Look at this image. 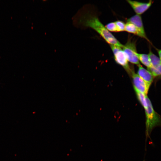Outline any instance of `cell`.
<instances>
[{
	"mask_svg": "<svg viewBox=\"0 0 161 161\" xmlns=\"http://www.w3.org/2000/svg\"><path fill=\"white\" fill-rule=\"evenodd\" d=\"M132 74L134 89L147 95L150 86L137 74L133 72Z\"/></svg>",
	"mask_w": 161,
	"mask_h": 161,
	"instance_id": "obj_5",
	"label": "cell"
},
{
	"mask_svg": "<svg viewBox=\"0 0 161 161\" xmlns=\"http://www.w3.org/2000/svg\"><path fill=\"white\" fill-rule=\"evenodd\" d=\"M148 70L151 72L153 77L161 76V64L155 68L151 67Z\"/></svg>",
	"mask_w": 161,
	"mask_h": 161,
	"instance_id": "obj_13",
	"label": "cell"
},
{
	"mask_svg": "<svg viewBox=\"0 0 161 161\" xmlns=\"http://www.w3.org/2000/svg\"><path fill=\"white\" fill-rule=\"evenodd\" d=\"M125 31L140 37V34L137 27L131 22H127L125 24Z\"/></svg>",
	"mask_w": 161,
	"mask_h": 161,
	"instance_id": "obj_11",
	"label": "cell"
},
{
	"mask_svg": "<svg viewBox=\"0 0 161 161\" xmlns=\"http://www.w3.org/2000/svg\"><path fill=\"white\" fill-rule=\"evenodd\" d=\"M117 28V32L125 31V24L122 21L118 20L115 22Z\"/></svg>",
	"mask_w": 161,
	"mask_h": 161,
	"instance_id": "obj_14",
	"label": "cell"
},
{
	"mask_svg": "<svg viewBox=\"0 0 161 161\" xmlns=\"http://www.w3.org/2000/svg\"><path fill=\"white\" fill-rule=\"evenodd\" d=\"M137 55L139 60L148 69L151 66V64L148 54L137 53Z\"/></svg>",
	"mask_w": 161,
	"mask_h": 161,
	"instance_id": "obj_9",
	"label": "cell"
},
{
	"mask_svg": "<svg viewBox=\"0 0 161 161\" xmlns=\"http://www.w3.org/2000/svg\"><path fill=\"white\" fill-rule=\"evenodd\" d=\"M123 50L128 61L130 63L139 66L140 61L137 55L136 44L135 41L129 38L126 43L123 45Z\"/></svg>",
	"mask_w": 161,
	"mask_h": 161,
	"instance_id": "obj_3",
	"label": "cell"
},
{
	"mask_svg": "<svg viewBox=\"0 0 161 161\" xmlns=\"http://www.w3.org/2000/svg\"><path fill=\"white\" fill-rule=\"evenodd\" d=\"M93 10L91 8L83 9L78 19V24L81 26L89 27L93 29L110 45H114L122 48L123 45L107 30Z\"/></svg>",
	"mask_w": 161,
	"mask_h": 161,
	"instance_id": "obj_1",
	"label": "cell"
},
{
	"mask_svg": "<svg viewBox=\"0 0 161 161\" xmlns=\"http://www.w3.org/2000/svg\"><path fill=\"white\" fill-rule=\"evenodd\" d=\"M105 27L109 32H117V28L115 22H111L107 24Z\"/></svg>",
	"mask_w": 161,
	"mask_h": 161,
	"instance_id": "obj_15",
	"label": "cell"
},
{
	"mask_svg": "<svg viewBox=\"0 0 161 161\" xmlns=\"http://www.w3.org/2000/svg\"><path fill=\"white\" fill-rule=\"evenodd\" d=\"M126 1L136 14L139 15L146 11L151 7L152 4V0H150L147 3L130 0H127Z\"/></svg>",
	"mask_w": 161,
	"mask_h": 161,
	"instance_id": "obj_6",
	"label": "cell"
},
{
	"mask_svg": "<svg viewBox=\"0 0 161 161\" xmlns=\"http://www.w3.org/2000/svg\"><path fill=\"white\" fill-rule=\"evenodd\" d=\"M147 106L145 109L146 136H149L155 127L161 126V117L154 110L151 102L147 95L146 97Z\"/></svg>",
	"mask_w": 161,
	"mask_h": 161,
	"instance_id": "obj_2",
	"label": "cell"
},
{
	"mask_svg": "<svg viewBox=\"0 0 161 161\" xmlns=\"http://www.w3.org/2000/svg\"><path fill=\"white\" fill-rule=\"evenodd\" d=\"M127 21V22H131L135 25L140 34V37L144 38L150 42L146 35L140 15L136 14L128 18Z\"/></svg>",
	"mask_w": 161,
	"mask_h": 161,
	"instance_id": "obj_7",
	"label": "cell"
},
{
	"mask_svg": "<svg viewBox=\"0 0 161 161\" xmlns=\"http://www.w3.org/2000/svg\"><path fill=\"white\" fill-rule=\"evenodd\" d=\"M137 75L150 86L153 80V76L148 70L145 69L140 64L138 66Z\"/></svg>",
	"mask_w": 161,
	"mask_h": 161,
	"instance_id": "obj_8",
	"label": "cell"
},
{
	"mask_svg": "<svg viewBox=\"0 0 161 161\" xmlns=\"http://www.w3.org/2000/svg\"><path fill=\"white\" fill-rule=\"evenodd\" d=\"M157 50L159 58L161 60V49H157Z\"/></svg>",
	"mask_w": 161,
	"mask_h": 161,
	"instance_id": "obj_16",
	"label": "cell"
},
{
	"mask_svg": "<svg viewBox=\"0 0 161 161\" xmlns=\"http://www.w3.org/2000/svg\"><path fill=\"white\" fill-rule=\"evenodd\" d=\"M148 55L151 64V67L155 68L161 64V60L159 57L153 53L151 49L149 50Z\"/></svg>",
	"mask_w": 161,
	"mask_h": 161,
	"instance_id": "obj_10",
	"label": "cell"
},
{
	"mask_svg": "<svg viewBox=\"0 0 161 161\" xmlns=\"http://www.w3.org/2000/svg\"><path fill=\"white\" fill-rule=\"evenodd\" d=\"M136 93L138 98L145 109L147 106L146 97L147 95L139 92L136 89H134Z\"/></svg>",
	"mask_w": 161,
	"mask_h": 161,
	"instance_id": "obj_12",
	"label": "cell"
},
{
	"mask_svg": "<svg viewBox=\"0 0 161 161\" xmlns=\"http://www.w3.org/2000/svg\"><path fill=\"white\" fill-rule=\"evenodd\" d=\"M110 45L116 62L122 66L128 72H130V69L128 61L122 48L114 45Z\"/></svg>",
	"mask_w": 161,
	"mask_h": 161,
	"instance_id": "obj_4",
	"label": "cell"
}]
</instances>
